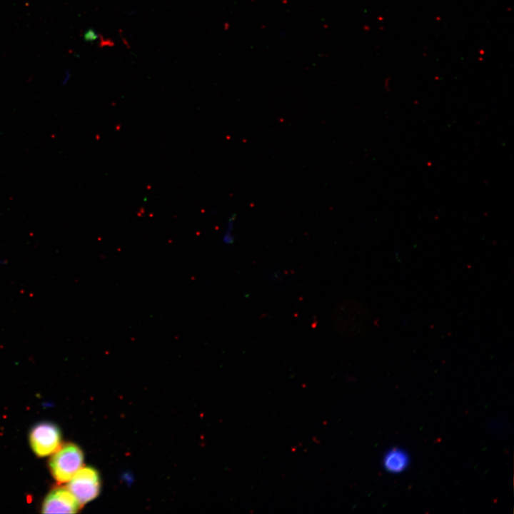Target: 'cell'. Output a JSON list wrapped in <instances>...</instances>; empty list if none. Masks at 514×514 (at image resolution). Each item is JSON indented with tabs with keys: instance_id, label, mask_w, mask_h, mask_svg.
Here are the masks:
<instances>
[{
	"instance_id": "6da1fadb",
	"label": "cell",
	"mask_w": 514,
	"mask_h": 514,
	"mask_svg": "<svg viewBox=\"0 0 514 514\" xmlns=\"http://www.w3.org/2000/svg\"><path fill=\"white\" fill-rule=\"evenodd\" d=\"M84 455L73 443H67L56 450L49 461L51 474L60 483L69 482L82 467Z\"/></svg>"
},
{
	"instance_id": "7a4b0ae2",
	"label": "cell",
	"mask_w": 514,
	"mask_h": 514,
	"mask_svg": "<svg viewBox=\"0 0 514 514\" xmlns=\"http://www.w3.org/2000/svg\"><path fill=\"white\" fill-rule=\"evenodd\" d=\"M100 487L99 475L91 467L81 468L68 484V489L80 505L96 498L100 492Z\"/></svg>"
},
{
	"instance_id": "3957f363",
	"label": "cell",
	"mask_w": 514,
	"mask_h": 514,
	"mask_svg": "<svg viewBox=\"0 0 514 514\" xmlns=\"http://www.w3.org/2000/svg\"><path fill=\"white\" fill-rule=\"evenodd\" d=\"M30 444L34 452L40 457L54 453L61 445V433L53 423H41L35 425L30 433Z\"/></svg>"
},
{
	"instance_id": "277c9868",
	"label": "cell",
	"mask_w": 514,
	"mask_h": 514,
	"mask_svg": "<svg viewBox=\"0 0 514 514\" xmlns=\"http://www.w3.org/2000/svg\"><path fill=\"white\" fill-rule=\"evenodd\" d=\"M80 504L68 488L60 487L52 490L42 505L44 513H75Z\"/></svg>"
},
{
	"instance_id": "5b68a950",
	"label": "cell",
	"mask_w": 514,
	"mask_h": 514,
	"mask_svg": "<svg viewBox=\"0 0 514 514\" xmlns=\"http://www.w3.org/2000/svg\"><path fill=\"white\" fill-rule=\"evenodd\" d=\"M383 467L388 473L398 474L403 472L408 466L410 458L407 452L400 448L388 450L383 458Z\"/></svg>"
},
{
	"instance_id": "8992f818",
	"label": "cell",
	"mask_w": 514,
	"mask_h": 514,
	"mask_svg": "<svg viewBox=\"0 0 514 514\" xmlns=\"http://www.w3.org/2000/svg\"><path fill=\"white\" fill-rule=\"evenodd\" d=\"M234 216H231L228 219L226 231L223 236V241L224 243L230 244L233 241V231L234 226Z\"/></svg>"
}]
</instances>
